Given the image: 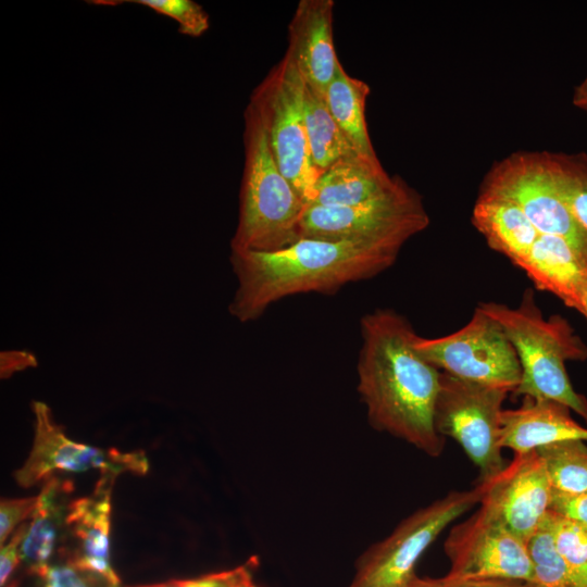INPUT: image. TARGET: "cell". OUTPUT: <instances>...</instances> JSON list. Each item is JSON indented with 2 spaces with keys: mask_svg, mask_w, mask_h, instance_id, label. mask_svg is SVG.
<instances>
[{
  "mask_svg": "<svg viewBox=\"0 0 587 587\" xmlns=\"http://www.w3.org/2000/svg\"><path fill=\"white\" fill-rule=\"evenodd\" d=\"M358 391L370 425L438 457L445 438L434 424L441 372L415 349L411 323L391 309L361 319Z\"/></svg>",
  "mask_w": 587,
  "mask_h": 587,
  "instance_id": "1",
  "label": "cell"
},
{
  "mask_svg": "<svg viewBox=\"0 0 587 587\" xmlns=\"http://www.w3.org/2000/svg\"><path fill=\"white\" fill-rule=\"evenodd\" d=\"M403 245L397 240L302 237L276 251L232 250L237 289L229 312L246 323L288 296L334 294L346 284L390 267Z\"/></svg>",
  "mask_w": 587,
  "mask_h": 587,
  "instance_id": "2",
  "label": "cell"
},
{
  "mask_svg": "<svg viewBox=\"0 0 587 587\" xmlns=\"http://www.w3.org/2000/svg\"><path fill=\"white\" fill-rule=\"evenodd\" d=\"M477 307L501 325L516 350L522 376L514 395L560 402L587 422V400L574 390L565 367L567 361L586 360L587 347L570 323L561 315L545 319L530 290L515 308Z\"/></svg>",
  "mask_w": 587,
  "mask_h": 587,
  "instance_id": "3",
  "label": "cell"
},
{
  "mask_svg": "<svg viewBox=\"0 0 587 587\" xmlns=\"http://www.w3.org/2000/svg\"><path fill=\"white\" fill-rule=\"evenodd\" d=\"M243 117L245 164L230 250L276 251L301 238L308 205L280 172L261 114L251 101Z\"/></svg>",
  "mask_w": 587,
  "mask_h": 587,
  "instance_id": "4",
  "label": "cell"
},
{
  "mask_svg": "<svg viewBox=\"0 0 587 587\" xmlns=\"http://www.w3.org/2000/svg\"><path fill=\"white\" fill-rule=\"evenodd\" d=\"M304 79L285 53L253 90L250 100L259 110L274 159L304 202L315 197L321 176L313 164L303 113Z\"/></svg>",
  "mask_w": 587,
  "mask_h": 587,
  "instance_id": "5",
  "label": "cell"
},
{
  "mask_svg": "<svg viewBox=\"0 0 587 587\" xmlns=\"http://www.w3.org/2000/svg\"><path fill=\"white\" fill-rule=\"evenodd\" d=\"M503 388L442 373L434 411L437 433L455 440L487 480L504 466L501 454Z\"/></svg>",
  "mask_w": 587,
  "mask_h": 587,
  "instance_id": "6",
  "label": "cell"
},
{
  "mask_svg": "<svg viewBox=\"0 0 587 587\" xmlns=\"http://www.w3.org/2000/svg\"><path fill=\"white\" fill-rule=\"evenodd\" d=\"M477 486L451 491L415 511L358 560L348 587H399L415 575L419 559L453 521L479 503Z\"/></svg>",
  "mask_w": 587,
  "mask_h": 587,
  "instance_id": "7",
  "label": "cell"
},
{
  "mask_svg": "<svg viewBox=\"0 0 587 587\" xmlns=\"http://www.w3.org/2000/svg\"><path fill=\"white\" fill-rule=\"evenodd\" d=\"M414 347L432 365L454 377L514 392L522 367L501 325L478 307L457 332L438 337L416 336Z\"/></svg>",
  "mask_w": 587,
  "mask_h": 587,
  "instance_id": "8",
  "label": "cell"
},
{
  "mask_svg": "<svg viewBox=\"0 0 587 587\" xmlns=\"http://www.w3.org/2000/svg\"><path fill=\"white\" fill-rule=\"evenodd\" d=\"M429 224L422 197L402 178L389 192L350 207L308 205L301 238L397 240L405 243Z\"/></svg>",
  "mask_w": 587,
  "mask_h": 587,
  "instance_id": "9",
  "label": "cell"
},
{
  "mask_svg": "<svg viewBox=\"0 0 587 587\" xmlns=\"http://www.w3.org/2000/svg\"><path fill=\"white\" fill-rule=\"evenodd\" d=\"M479 192L514 202L539 234L560 236L587 258V234L557 191L548 152H515L497 162Z\"/></svg>",
  "mask_w": 587,
  "mask_h": 587,
  "instance_id": "10",
  "label": "cell"
},
{
  "mask_svg": "<svg viewBox=\"0 0 587 587\" xmlns=\"http://www.w3.org/2000/svg\"><path fill=\"white\" fill-rule=\"evenodd\" d=\"M32 407L35 436L28 458L14 473L20 486L30 487L45 482L55 471L82 473L98 470L100 475L114 477L123 473L142 475L148 471V460L143 451L123 452L74 441L54 422L46 403L34 401Z\"/></svg>",
  "mask_w": 587,
  "mask_h": 587,
  "instance_id": "11",
  "label": "cell"
},
{
  "mask_svg": "<svg viewBox=\"0 0 587 587\" xmlns=\"http://www.w3.org/2000/svg\"><path fill=\"white\" fill-rule=\"evenodd\" d=\"M444 548L450 561L448 576L499 577L533 583L528 542L482 507L450 529Z\"/></svg>",
  "mask_w": 587,
  "mask_h": 587,
  "instance_id": "12",
  "label": "cell"
},
{
  "mask_svg": "<svg viewBox=\"0 0 587 587\" xmlns=\"http://www.w3.org/2000/svg\"><path fill=\"white\" fill-rule=\"evenodd\" d=\"M479 504L513 534L528 542L545 524L552 488L544 461L536 450L515 453L491 478L479 482Z\"/></svg>",
  "mask_w": 587,
  "mask_h": 587,
  "instance_id": "13",
  "label": "cell"
},
{
  "mask_svg": "<svg viewBox=\"0 0 587 587\" xmlns=\"http://www.w3.org/2000/svg\"><path fill=\"white\" fill-rule=\"evenodd\" d=\"M115 479L101 475L91 495L71 501L61 553L110 587L121 586L110 555L111 492Z\"/></svg>",
  "mask_w": 587,
  "mask_h": 587,
  "instance_id": "14",
  "label": "cell"
},
{
  "mask_svg": "<svg viewBox=\"0 0 587 587\" xmlns=\"http://www.w3.org/2000/svg\"><path fill=\"white\" fill-rule=\"evenodd\" d=\"M333 0H300L288 25L286 54L304 82L324 95L340 64L333 38Z\"/></svg>",
  "mask_w": 587,
  "mask_h": 587,
  "instance_id": "15",
  "label": "cell"
},
{
  "mask_svg": "<svg viewBox=\"0 0 587 587\" xmlns=\"http://www.w3.org/2000/svg\"><path fill=\"white\" fill-rule=\"evenodd\" d=\"M515 266L526 273L537 289L554 295L569 308L585 314L587 258L566 239L539 234Z\"/></svg>",
  "mask_w": 587,
  "mask_h": 587,
  "instance_id": "16",
  "label": "cell"
},
{
  "mask_svg": "<svg viewBox=\"0 0 587 587\" xmlns=\"http://www.w3.org/2000/svg\"><path fill=\"white\" fill-rule=\"evenodd\" d=\"M570 411L553 400L525 397L520 408L502 412V448L524 453L560 441H587V428L574 421Z\"/></svg>",
  "mask_w": 587,
  "mask_h": 587,
  "instance_id": "17",
  "label": "cell"
},
{
  "mask_svg": "<svg viewBox=\"0 0 587 587\" xmlns=\"http://www.w3.org/2000/svg\"><path fill=\"white\" fill-rule=\"evenodd\" d=\"M73 490L71 480L54 475L43 482L20 547L21 564L30 574L41 575L53 563V558L62 553Z\"/></svg>",
  "mask_w": 587,
  "mask_h": 587,
  "instance_id": "18",
  "label": "cell"
},
{
  "mask_svg": "<svg viewBox=\"0 0 587 587\" xmlns=\"http://www.w3.org/2000/svg\"><path fill=\"white\" fill-rule=\"evenodd\" d=\"M401 180L390 176L377 157L353 154L333 164L316 183L315 197L308 205L350 207L392 190Z\"/></svg>",
  "mask_w": 587,
  "mask_h": 587,
  "instance_id": "19",
  "label": "cell"
},
{
  "mask_svg": "<svg viewBox=\"0 0 587 587\" xmlns=\"http://www.w3.org/2000/svg\"><path fill=\"white\" fill-rule=\"evenodd\" d=\"M472 223L489 248L516 265L529 251L539 232L514 202L496 195L479 192L472 212Z\"/></svg>",
  "mask_w": 587,
  "mask_h": 587,
  "instance_id": "20",
  "label": "cell"
},
{
  "mask_svg": "<svg viewBox=\"0 0 587 587\" xmlns=\"http://www.w3.org/2000/svg\"><path fill=\"white\" fill-rule=\"evenodd\" d=\"M370 92V86L351 77L340 63L324 92V98L334 121L355 151L363 155L377 157L365 121V103Z\"/></svg>",
  "mask_w": 587,
  "mask_h": 587,
  "instance_id": "21",
  "label": "cell"
},
{
  "mask_svg": "<svg viewBox=\"0 0 587 587\" xmlns=\"http://www.w3.org/2000/svg\"><path fill=\"white\" fill-rule=\"evenodd\" d=\"M303 113L311 158L321 174L339 160L358 153L334 121L324 95L305 82Z\"/></svg>",
  "mask_w": 587,
  "mask_h": 587,
  "instance_id": "22",
  "label": "cell"
},
{
  "mask_svg": "<svg viewBox=\"0 0 587 587\" xmlns=\"http://www.w3.org/2000/svg\"><path fill=\"white\" fill-rule=\"evenodd\" d=\"M545 463L552 492L578 495L587 491V445L567 440L535 449Z\"/></svg>",
  "mask_w": 587,
  "mask_h": 587,
  "instance_id": "23",
  "label": "cell"
},
{
  "mask_svg": "<svg viewBox=\"0 0 587 587\" xmlns=\"http://www.w3.org/2000/svg\"><path fill=\"white\" fill-rule=\"evenodd\" d=\"M557 191L587 234V153L548 152Z\"/></svg>",
  "mask_w": 587,
  "mask_h": 587,
  "instance_id": "24",
  "label": "cell"
},
{
  "mask_svg": "<svg viewBox=\"0 0 587 587\" xmlns=\"http://www.w3.org/2000/svg\"><path fill=\"white\" fill-rule=\"evenodd\" d=\"M569 571V587H587V529L549 511L546 520Z\"/></svg>",
  "mask_w": 587,
  "mask_h": 587,
  "instance_id": "25",
  "label": "cell"
},
{
  "mask_svg": "<svg viewBox=\"0 0 587 587\" xmlns=\"http://www.w3.org/2000/svg\"><path fill=\"white\" fill-rule=\"evenodd\" d=\"M528 551L534 575L532 584L536 587H569L567 566L547 522L528 541Z\"/></svg>",
  "mask_w": 587,
  "mask_h": 587,
  "instance_id": "26",
  "label": "cell"
},
{
  "mask_svg": "<svg viewBox=\"0 0 587 587\" xmlns=\"http://www.w3.org/2000/svg\"><path fill=\"white\" fill-rule=\"evenodd\" d=\"M149 8L158 14L174 20L178 32L190 37H200L210 27L209 14L204 8L192 0H135L125 1Z\"/></svg>",
  "mask_w": 587,
  "mask_h": 587,
  "instance_id": "27",
  "label": "cell"
},
{
  "mask_svg": "<svg viewBox=\"0 0 587 587\" xmlns=\"http://www.w3.org/2000/svg\"><path fill=\"white\" fill-rule=\"evenodd\" d=\"M252 578L251 561L235 569L201 575L195 578L176 579L161 584L134 587H255Z\"/></svg>",
  "mask_w": 587,
  "mask_h": 587,
  "instance_id": "28",
  "label": "cell"
},
{
  "mask_svg": "<svg viewBox=\"0 0 587 587\" xmlns=\"http://www.w3.org/2000/svg\"><path fill=\"white\" fill-rule=\"evenodd\" d=\"M37 577L39 582L36 587H110L65 559L58 563L53 562L46 572Z\"/></svg>",
  "mask_w": 587,
  "mask_h": 587,
  "instance_id": "29",
  "label": "cell"
},
{
  "mask_svg": "<svg viewBox=\"0 0 587 587\" xmlns=\"http://www.w3.org/2000/svg\"><path fill=\"white\" fill-rule=\"evenodd\" d=\"M38 497L2 499L0 504V544H5L27 519H30Z\"/></svg>",
  "mask_w": 587,
  "mask_h": 587,
  "instance_id": "30",
  "label": "cell"
},
{
  "mask_svg": "<svg viewBox=\"0 0 587 587\" xmlns=\"http://www.w3.org/2000/svg\"><path fill=\"white\" fill-rule=\"evenodd\" d=\"M550 512L573 521L587 529V491L578 495L552 492Z\"/></svg>",
  "mask_w": 587,
  "mask_h": 587,
  "instance_id": "31",
  "label": "cell"
},
{
  "mask_svg": "<svg viewBox=\"0 0 587 587\" xmlns=\"http://www.w3.org/2000/svg\"><path fill=\"white\" fill-rule=\"evenodd\" d=\"M28 522H24L0 551V585L7 587L15 570L21 565L20 547L25 536Z\"/></svg>",
  "mask_w": 587,
  "mask_h": 587,
  "instance_id": "32",
  "label": "cell"
},
{
  "mask_svg": "<svg viewBox=\"0 0 587 587\" xmlns=\"http://www.w3.org/2000/svg\"><path fill=\"white\" fill-rule=\"evenodd\" d=\"M442 587H536L534 584L512 578L499 577H451L440 578Z\"/></svg>",
  "mask_w": 587,
  "mask_h": 587,
  "instance_id": "33",
  "label": "cell"
},
{
  "mask_svg": "<svg viewBox=\"0 0 587 587\" xmlns=\"http://www.w3.org/2000/svg\"><path fill=\"white\" fill-rule=\"evenodd\" d=\"M11 357L10 362L12 363L1 366L2 376H9L13 372L23 370L36 362L33 355L25 352H14Z\"/></svg>",
  "mask_w": 587,
  "mask_h": 587,
  "instance_id": "34",
  "label": "cell"
},
{
  "mask_svg": "<svg viewBox=\"0 0 587 587\" xmlns=\"http://www.w3.org/2000/svg\"><path fill=\"white\" fill-rule=\"evenodd\" d=\"M399 587H442L440 578H422L416 575Z\"/></svg>",
  "mask_w": 587,
  "mask_h": 587,
  "instance_id": "35",
  "label": "cell"
},
{
  "mask_svg": "<svg viewBox=\"0 0 587 587\" xmlns=\"http://www.w3.org/2000/svg\"><path fill=\"white\" fill-rule=\"evenodd\" d=\"M573 103L587 112V84L585 82L580 83L574 91Z\"/></svg>",
  "mask_w": 587,
  "mask_h": 587,
  "instance_id": "36",
  "label": "cell"
},
{
  "mask_svg": "<svg viewBox=\"0 0 587 587\" xmlns=\"http://www.w3.org/2000/svg\"><path fill=\"white\" fill-rule=\"evenodd\" d=\"M584 316L587 319V299H586V309H585V314Z\"/></svg>",
  "mask_w": 587,
  "mask_h": 587,
  "instance_id": "37",
  "label": "cell"
},
{
  "mask_svg": "<svg viewBox=\"0 0 587 587\" xmlns=\"http://www.w3.org/2000/svg\"><path fill=\"white\" fill-rule=\"evenodd\" d=\"M584 82L587 84V78Z\"/></svg>",
  "mask_w": 587,
  "mask_h": 587,
  "instance_id": "38",
  "label": "cell"
},
{
  "mask_svg": "<svg viewBox=\"0 0 587 587\" xmlns=\"http://www.w3.org/2000/svg\"><path fill=\"white\" fill-rule=\"evenodd\" d=\"M255 587H260V586H255Z\"/></svg>",
  "mask_w": 587,
  "mask_h": 587,
  "instance_id": "39",
  "label": "cell"
}]
</instances>
